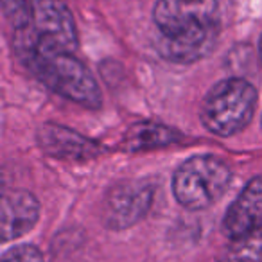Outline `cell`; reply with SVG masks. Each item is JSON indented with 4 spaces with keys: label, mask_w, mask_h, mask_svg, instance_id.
Wrapping results in <instances>:
<instances>
[{
    "label": "cell",
    "mask_w": 262,
    "mask_h": 262,
    "mask_svg": "<svg viewBox=\"0 0 262 262\" xmlns=\"http://www.w3.org/2000/svg\"><path fill=\"white\" fill-rule=\"evenodd\" d=\"M158 52L180 65L207 58L219 36L217 0H158L153 9Z\"/></svg>",
    "instance_id": "1"
},
{
    "label": "cell",
    "mask_w": 262,
    "mask_h": 262,
    "mask_svg": "<svg viewBox=\"0 0 262 262\" xmlns=\"http://www.w3.org/2000/svg\"><path fill=\"white\" fill-rule=\"evenodd\" d=\"M13 47L31 74L52 92L88 110L102 106V95L92 72L70 51L41 38L33 26L16 31Z\"/></svg>",
    "instance_id": "2"
},
{
    "label": "cell",
    "mask_w": 262,
    "mask_h": 262,
    "mask_svg": "<svg viewBox=\"0 0 262 262\" xmlns=\"http://www.w3.org/2000/svg\"><path fill=\"white\" fill-rule=\"evenodd\" d=\"M257 108V90L246 79L230 77L208 90L201 102L200 119L210 133L232 137L250 124Z\"/></svg>",
    "instance_id": "3"
},
{
    "label": "cell",
    "mask_w": 262,
    "mask_h": 262,
    "mask_svg": "<svg viewBox=\"0 0 262 262\" xmlns=\"http://www.w3.org/2000/svg\"><path fill=\"white\" fill-rule=\"evenodd\" d=\"M232 182L228 164L212 155H198L176 169L172 176V192L182 207L203 210L214 205Z\"/></svg>",
    "instance_id": "4"
},
{
    "label": "cell",
    "mask_w": 262,
    "mask_h": 262,
    "mask_svg": "<svg viewBox=\"0 0 262 262\" xmlns=\"http://www.w3.org/2000/svg\"><path fill=\"white\" fill-rule=\"evenodd\" d=\"M155 198V183L131 180L115 185L106 196L102 219L112 230H124L137 225L149 212Z\"/></svg>",
    "instance_id": "5"
},
{
    "label": "cell",
    "mask_w": 262,
    "mask_h": 262,
    "mask_svg": "<svg viewBox=\"0 0 262 262\" xmlns=\"http://www.w3.org/2000/svg\"><path fill=\"white\" fill-rule=\"evenodd\" d=\"M33 27L58 47L76 51L77 29L65 0H33Z\"/></svg>",
    "instance_id": "6"
},
{
    "label": "cell",
    "mask_w": 262,
    "mask_h": 262,
    "mask_svg": "<svg viewBox=\"0 0 262 262\" xmlns=\"http://www.w3.org/2000/svg\"><path fill=\"white\" fill-rule=\"evenodd\" d=\"M258 230H262V176L248 182L223 219V233L228 239H239Z\"/></svg>",
    "instance_id": "7"
},
{
    "label": "cell",
    "mask_w": 262,
    "mask_h": 262,
    "mask_svg": "<svg viewBox=\"0 0 262 262\" xmlns=\"http://www.w3.org/2000/svg\"><path fill=\"white\" fill-rule=\"evenodd\" d=\"M38 144L41 151L52 158L61 160H88L102 153V146L95 140L79 135L59 124H43L38 129Z\"/></svg>",
    "instance_id": "8"
},
{
    "label": "cell",
    "mask_w": 262,
    "mask_h": 262,
    "mask_svg": "<svg viewBox=\"0 0 262 262\" xmlns=\"http://www.w3.org/2000/svg\"><path fill=\"white\" fill-rule=\"evenodd\" d=\"M40 217V203L27 190H11L2 200V241L9 243L26 235Z\"/></svg>",
    "instance_id": "9"
},
{
    "label": "cell",
    "mask_w": 262,
    "mask_h": 262,
    "mask_svg": "<svg viewBox=\"0 0 262 262\" xmlns=\"http://www.w3.org/2000/svg\"><path fill=\"white\" fill-rule=\"evenodd\" d=\"M183 135L174 127H169L165 124L158 122H139L133 124L126 131L124 137V147L127 151H147L165 147L169 144H174L182 140Z\"/></svg>",
    "instance_id": "10"
},
{
    "label": "cell",
    "mask_w": 262,
    "mask_h": 262,
    "mask_svg": "<svg viewBox=\"0 0 262 262\" xmlns=\"http://www.w3.org/2000/svg\"><path fill=\"white\" fill-rule=\"evenodd\" d=\"M217 262H262V230L232 239L221 251Z\"/></svg>",
    "instance_id": "11"
},
{
    "label": "cell",
    "mask_w": 262,
    "mask_h": 262,
    "mask_svg": "<svg viewBox=\"0 0 262 262\" xmlns=\"http://www.w3.org/2000/svg\"><path fill=\"white\" fill-rule=\"evenodd\" d=\"M2 11L15 31L33 26V0H2Z\"/></svg>",
    "instance_id": "12"
},
{
    "label": "cell",
    "mask_w": 262,
    "mask_h": 262,
    "mask_svg": "<svg viewBox=\"0 0 262 262\" xmlns=\"http://www.w3.org/2000/svg\"><path fill=\"white\" fill-rule=\"evenodd\" d=\"M2 262H43V255L33 244H18L6 251Z\"/></svg>",
    "instance_id": "13"
},
{
    "label": "cell",
    "mask_w": 262,
    "mask_h": 262,
    "mask_svg": "<svg viewBox=\"0 0 262 262\" xmlns=\"http://www.w3.org/2000/svg\"><path fill=\"white\" fill-rule=\"evenodd\" d=\"M258 56H260V61H262V36H260V41H258Z\"/></svg>",
    "instance_id": "14"
}]
</instances>
